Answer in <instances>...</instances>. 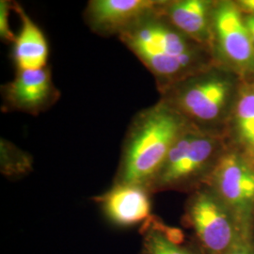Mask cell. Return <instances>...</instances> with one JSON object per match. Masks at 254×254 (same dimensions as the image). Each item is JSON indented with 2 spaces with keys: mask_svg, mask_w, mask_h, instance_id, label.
<instances>
[{
  "mask_svg": "<svg viewBox=\"0 0 254 254\" xmlns=\"http://www.w3.org/2000/svg\"><path fill=\"white\" fill-rule=\"evenodd\" d=\"M118 38L153 74L160 94L215 65L208 48L178 31L158 11Z\"/></svg>",
  "mask_w": 254,
  "mask_h": 254,
  "instance_id": "1",
  "label": "cell"
},
{
  "mask_svg": "<svg viewBox=\"0 0 254 254\" xmlns=\"http://www.w3.org/2000/svg\"><path fill=\"white\" fill-rule=\"evenodd\" d=\"M192 127L160 100L138 111L127 129L114 183L149 190L174 143Z\"/></svg>",
  "mask_w": 254,
  "mask_h": 254,
  "instance_id": "2",
  "label": "cell"
},
{
  "mask_svg": "<svg viewBox=\"0 0 254 254\" xmlns=\"http://www.w3.org/2000/svg\"><path fill=\"white\" fill-rule=\"evenodd\" d=\"M240 83L236 74L215 64L164 91L160 100L193 127L224 134Z\"/></svg>",
  "mask_w": 254,
  "mask_h": 254,
  "instance_id": "3",
  "label": "cell"
},
{
  "mask_svg": "<svg viewBox=\"0 0 254 254\" xmlns=\"http://www.w3.org/2000/svg\"><path fill=\"white\" fill-rule=\"evenodd\" d=\"M228 146L223 133L192 126L174 143L149 190L152 194L168 190L190 193L199 189Z\"/></svg>",
  "mask_w": 254,
  "mask_h": 254,
  "instance_id": "4",
  "label": "cell"
},
{
  "mask_svg": "<svg viewBox=\"0 0 254 254\" xmlns=\"http://www.w3.org/2000/svg\"><path fill=\"white\" fill-rule=\"evenodd\" d=\"M185 222L203 254H224L247 237L238 221L218 196L203 185L190 193Z\"/></svg>",
  "mask_w": 254,
  "mask_h": 254,
  "instance_id": "5",
  "label": "cell"
},
{
  "mask_svg": "<svg viewBox=\"0 0 254 254\" xmlns=\"http://www.w3.org/2000/svg\"><path fill=\"white\" fill-rule=\"evenodd\" d=\"M214 63L241 81L254 80V45L236 1H216L212 13Z\"/></svg>",
  "mask_w": 254,
  "mask_h": 254,
  "instance_id": "6",
  "label": "cell"
},
{
  "mask_svg": "<svg viewBox=\"0 0 254 254\" xmlns=\"http://www.w3.org/2000/svg\"><path fill=\"white\" fill-rule=\"evenodd\" d=\"M238 221L245 236L254 238V165L228 146L204 183Z\"/></svg>",
  "mask_w": 254,
  "mask_h": 254,
  "instance_id": "7",
  "label": "cell"
},
{
  "mask_svg": "<svg viewBox=\"0 0 254 254\" xmlns=\"http://www.w3.org/2000/svg\"><path fill=\"white\" fill-rule=\"evenodd\" d=\"M62 96L49 66L16 71L11 81L1 87L3 112H22L38 116L51 109Z\"/></svg>",
  "mask_w": 254,
  "mask_h": 254,
  "instance_id": "8",
  "label": "cell"
},
{
  "mask_svg": "<svg viewBox=\"0 0 254 254\" xmlns=\"http://www.w3.org/2000/svg\"><path fill=\"white\" fill-rule=\"evenodd\" d=\"M163 0H91L84 20L91 31L103 37L120 36L158 11Z\"/></svg>",
  "mask_w": 254,
  "mask_h": 254,
  "instance_id": "9",
  "label": "cell"
},
{
  "mask_svg": "<svg viewBox=\"0 0 254 254\" xmlns=\"http://www.w3.org/2000/svg\"><path fill=\"white\" fill-rule=\"evenodd\" d=\"M152 193L141 186L116 184L109 190L95 197L109 221L122 227L145 222L152 211Z\"/></svg>",
  "mask_w": 254,
  "mask_h": 254,
  "instance_id": "10",
  "label": "cell"
},
{
  "mask_svg": "<svg viewBox=\"0 0 254 254\" xmlns=\"http://www.w3.org/2000/svg\"><path fill=\"white\" fill-rule=\"evenodd\" d=\"M214 0H163L158 13L173 27L211 51Z\"/></svg>",
  "mask_w": 254,
  "mask_h": 254,
  "instance_id": "11",
  "label": "cell"
},
{
  "mask_svg": "<svg viewBox=\"0 0 254 254\" xmlns=\"http://www.w3.org/2000/svg\"><path fill=\"white\" fill-rule=\"evenodd\" d=\"M224 135L228 145L245 155L254 164V80L240 83Z\"/></svg>",
  "mask_w": 254,
  "mask_h": 254,
  "instance_id": "12",
  "label": "cell"
},
{
  "mask_svg": "<svg viewBox=\"0 0 254 254\" xmlns=\"http://www.w3.org/2000/svg\"><path fill=\"white\" fill-rule=\"evenodd\" d=\"M12 9L21 21L12 48V61L16 71L38 70L48 66L49 46L42 28L29 17L18 2L12 1Z\"/></svg>",
  "mask_w": 254,
  "mask_h": 254,
  "instance_id": "13",
  "label": "cell"
},
{
  "mask_svg": "<svg viewBox=\"0 0 254 254\" xmlns=\"http://www.w3.org/2000/svg\"><path fill=\"white\" fill-rule=\"evenodd\" d=\"M142 247L140 254H203L193 241L176 242L166 232V224L160 218L151 216L142 224Z\"/></svg>",
  "mask_w": 254,
  "mask_h": 254,
  "instance_id": "14",
  "label": "cell"
},
{
  "mask_svg": "<svg viewBox=\"0 0 254 254\" xmlns=\"http://www.w3.org/2000/svg\"><path fill=\"white\" fill-rule=\"evenodd\" d=\"M0 169L8 177H21L33 170V158L8 139L0 140Z\"/></svg>",
  "mask_w": 254,
  "mask_h": 254,
  "instance_id": "15",
  "label": "cell"
},
{
  "mask_svg": "<svg viewBox=\"0 0 254 254\" xmlns=\"http://www.w3.org/2000/svg\"><path fill=\"white\" fill-rule=\"evenodd\" d=\"M12 9V1H0V38L5 43L13 44L16 38L9 27V10Z\"/></svg>",
  "mask_w": 254,
  "mask_h": 254,
  "instance_id": "16",
  "label": "cell"
},
{
  "mask_svg": "<svg viewBox=\"0 0 254 254\" xmlns=\"http://www.w3.org/2000/svg\"><path fill=\"white\" fill-rule=\"evenodd\" d=\"M224 254H254V238L242 239Z\"/></svg>",
  "mask_w": 254,
  "mask_h": 254,
  "instance_id": "17",
  "label": "cell"
},
{
  "mask_svg": "<svg viewBox=\"0 0 254 254\" xmlns=\"http://www.w3.org/2000/svg\"><path fill=\"white\" fill-rule=\"evenodd\" d=\"M236 4L243 14L254 15V0H239Z\"/></svg>",
  "mask_w": 254,
  "mask_h": 254,
  "instance_id": "18",
  "label": "cell"
},
{
  "mask_svg": "<svg viewBox=\"0 0 254 254\" xmlns=\"http://www.w3.org/2000/svg\"><path fill=\"white\" fill-rule=\"evenodd\" d=\"M244 21H245L246 27L250 32V35H251L254 45V15H245L244 14Z\"/></svg>",
  "mask_w": 254,
  "mask_h": 254,
  "instance_id": "19",
  "label": "cell"
},
{
  "mask_svg": "<svg viewBox=\"0 0 254 254\" xmlns=\"http://www.w3.org/2000/svg\"></svg>",
  "mask_w": 254,
  "mask_h": 254,
  "instance_id": "20",
  "label": "cell"
}]
</instances>
